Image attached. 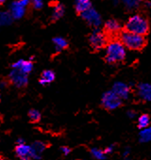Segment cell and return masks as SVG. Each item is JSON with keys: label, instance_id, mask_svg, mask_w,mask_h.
Listing matches in <instances>:
<instances>
[{"label": "cell", "instance_id": "obj_1", "mask_svg": "<svg viewBox=\"0 0 151 160\" xmlns=\"http://www.w3.org/2000/svg\"><path fill=\"white\" fill-rule=\"evenodd\" d=\"M118 40L125 46V48L130 51L142 52L147 45V39L144 36L131 33L126 30H122Z\"/></svg>", "mask_w": 151, "mask_h": 160}, {"label": "cell", "instance_id": "obj_2", "mask_svg": "<svg viewBox=\"0 0 151 160\" xmlns=\"http://www.w3.org/2000/svg\"><path fill=\"white\" fill-rule=\"evenodd\" d=\"M126 48L119 40L111 42L106 47V54L103 60L108 64H117L125 61Z\"/></svg>", "mask_w": 151, "mask_h": 160}, {"label": "cell", "instance_id": "obj_3", "mask_svg": "<svg viewBox=\"0 0 151 160\" xmlns=\"http://www.w3.org/2000/svg\"><path fill=\"white\" fill-rule=\"evenodd\" d=\"M123 29L126 31L145 37L149 34L150 26H149L148 20L144 16L141 14H135L129 17L128 22L125 24Z\"/></svg>", "mask_w": 151, "mask_h": 160}, {"label": "cell", "instance_id": "obj_4", "mask_svg": "<svg viewBox=\"0 0 151 160\" xmlns=\"http://www.w3.org/2000/svg\"><path fill=\"white\" fill-rule=\"evenodd\" d=\"M89 43L93 52L96 53L103 48H106L110 42L103 30H95L89 37Z\"/></svg>", "mask_w": 151, "mask_h": 160}, {"label": "cell", "instance_id": "obj_5", "mask_svg": "<svg viewBox=\"0 0 151 160\" xmlns=\"http://www.w3.org/2000/svg\"><path fill=\"white\" fill-rule=\"evenodd\" d=\"M122 30H123V28H121L119 22L114 19H111L108 22H106V24L103 28V32L107 36L110 42L112 41L118 40L119 35Z\"/></svg>", "mask_w": 151, "mask_h": 160}, {"label": "cell", "instance_id": "obj_6", "mask_svg": "<svg viewBox=\"0 0 151 160\" xmlns=\"http://www.w3.org/2000/svg\"><path fill=\"white\" fill-rule=\"evenodd\" d=\"M29 74L23 72L18 69H13L9 73V79L11 83L16 88H23L29 83Z\"/></svg>", "mask_w": 151, "mask_h": 160}, {"label": "cell", "instance_id": "obj_7", "mask_svg": "<svg viewBox=\"0 0 151 160\" xmlns=\"http://www.w3.org/2000/svg\"><path fill=\"white\" fill-rule=\"evenodd\" d=\"M14 20H19L23 18V16L26 13V7L23 6L19 0L13 1L10 5V11H9Z\"/></svg>", "mask_w": 151, "mask_h": 160}, {"label": "cell", "instance_id": "obj_8", "mask_svg": "<svg viewBox=\"0 0 151 160\" xmlns=\"http://www.w3.org/2000/svg\"><path fill=\"white\" fill-rule=\"evenodd\" d=\"M120 105H121V101L116 95H114L112 92L105 94L103 98V107L106 109H113L118 108Z\"/></svg>", "mask_w": 151, "mask_h": 160}, {"label": "cell", "instance_id": "obj_9", "mask_svg": "<svg viewBox=\"0 0 151 160\" xmlns=\"http://www.w3.org/2000/svg\"><path fill=\"white\" fill-rule=\"evenodd\" d=\"M15 152L20 160H30L31 158V146L24 144H17Z\"/></svg>", "mask_w": 151, "mask_h": 160}, {"label": "cell", "instance_id": "obj_10", "mask_svg": "<svg viewBox=\"0 0 151 160\" xmlns=\"http://www.w3.org/2000/svg\"><path fill=\"white\" fill-rule=\"evenodd\" d=\"M13 69H18L23 72L29 74L33 70V62L31 60H25V59H18L12 65Z\"/></svg>", "mask_w": 151, "mask_h": 160}, {"label": "cell", "instance_id": "obj_11", "mask_svg": "<svg viewBox=\"0 0 151 160\" xmlns=\"http://www.w3.org/2000/svg\"><path fill=\"white\" fill-rule=\"evenodd\" d=\"M46 149V144L43 141H35L31 145V158L39 159L41 158V153Z\"/></svg>", "mask_w": 151, "mask_h": 160}, {"label": "cell", "instance_id": "obj_12", "mask_svg": "<svg viewBox=\"0 0 151 160\" xmlns=\"http://www.w3.org/2000/svg\"><path fill=\"white\" fill-rule=\"evenodd\" d=\"M92 8V3L90 0H77L75 4L76 12L79 15H82Z\"/></svg>", "mask_w": 151, "mask_h": 160}, {"label": "cell", "instance_id": "obj_13", "mask_svg": "<svg viewBox=\"0 0 151 160\" xmlns=\"http://www.w3.org/2000/svg\"><path fill=\"white\" fill-rule=\"evenodd\" d=\"M56 78V74L52 70H44L42 72L41 78L39 79V84L42 86H46L52 83Z\"/></svg>", "mask_w": 151, "mask_h": 160}, {"label": "cell", "instance_id": "obj_14", "mask_svg": "<svg viewBox=\"0 0 151 160\" xmlns=\"http://www.w3.org/2000/svg\"><path fill=\"white\" fill-rule=\"evenodd\" d=\"M81 16L84 17L85 20L89 21L91 24H93V25H95V26H97V25H99V23H100V18H99L98 14H97L95 11H92V9L89 10L88 12H86L85 13H83Z\"/></svg>", "mask_w": 151, "mask_h": 160}, {"label": "cell", "instance_id": "obj_15", "mask_svg": "<svg viewBox=\"0 0 151 160\" xmlns=\"http://www.w3.org/2000/svg\"><path fill=\"white\" fill-rule=\"evenodd\" d=\"M13 20L14 19L13 18L10 12H5V11L0 12V28L12 25Z\"/></svg>", "mask_w": 151, "mask_h": 160}, {"label": "cell", "instance_id": "obj_16", "mask_svg": "<svg viewBox=\"0 0 151 160\" xmlns=\"http://www.w3.org/2000/svg\"><path fill=\"white\" fill-rule=\"evenodd\" d=\"M151 123V118L149 114H142L139 119H138V122H137V127L139 129H143L146 128L147 126H149Z\"/></svg>", "mask_w": 151, "mask_h": 160}, {"label": "cell", "instance_id": "obj_17", "mask_svg": "<svg viewBox=\"0 0 151 160\" xmlns=\"http://www.w3.org/2000/svg\"><path fill=\"white\" fill-rule=\"evenodd\" d=\"M63 14H64V7L60 4H58L53 9L51 20L52 21H58L60 18H61L63 16Z\"/></svg>", "mask_w": 151, "mask_h": 160}, {"label": "cell", "instance_id": "obj_18", "mask_svg": "<svg viewBox=\"0 0 151 160\" xmlns=\"http://www.w3.org/2000/svg\"><path fill=\"white\" fill-rule=\"evenodd\" d=\"M53 43L56 46V49L58 51H61L63 49H66L68 47V42L65 39L61 38V37H55L53 40Z\"/></svg>", "mask_w": 151, "mask_h": 160}, {"label": "cell", "instance_id": "obj_19", "mask_svg": "<svg viewBox=\"0 0 151 160\" xmlns=\"http://www.w3.org/2000/svg\"><path fill=\"white\" fill-rule=\"evenodd\" d=\"M28 115H29V120L32 122H38L41 121V118H42V115H41L40 111L37 110V109H30L29 111V114Z\"/></svg>", "mask_w": 151, "mask_h": 160}, {"label": "cell", "instance_id": "obj_20", "mask_svg": "<svg viewBox=\"0 0 151 160\" xmlns=\"http://www.w3.org/2000/svg\"><path fill=\"white\" fill-rule=\"evenodd\" d=\"M31 2H32V5H33L34 9H36V10H40L43 7V4H44L43 0H31Z\"/></svg>", "mask_w": 151, "mask_h": 160}, {"label": "cell", "instance_id": "obj_21", "mask_svg": "<svg viewBox=\"0 0 151 160\" xmlns=\"http://www.w3.org/2000/svg\"><path fill=\"white\" fill-rule=\"evenodd\" d=\"M60 150H61V152L65 154V155H67L69 152H70V149L68 148V147H65V146H62V147H60Z\"/></svg>", "mask_w": 151, "mask_h": 160}, {"label": "cell", "instance_id": "obj_22", "mask_svg": "<svg viewBox=\"0 0 151 160\" xmlns=\"http://www.w3.org/2000/svg\"><path fill=\"white\" fill-rule=\"evenodd\" d=\"M19 1H20V3L23 5V6H25L26 8L29 5V3H30V1H31V0H19Z\"/></svg>", "mask_w": 151, "mask_h": 160}, {"label": "cell", "instance_id": "obj_23", "mask_svg": "<svg viewBox=\"0 0 151 160\" xmlns=\"http://www.w3.org/2000/svg\"><path fill=\"white\" fill-rule=\"evenodd\" d=\"M125 1H126L129 6H133V5H135V4L137 3L138 0H125Z\"/></svg>", "mask_w": 151, "mask_h": 160}, {"label": "cell", "instance_id": "obj_24", "mask_svg": "<svg viewBox=\"0 0 151 160\" xmlns=\"http://www.w3.org/2000/svg\"><path fill=\"white\" fill-rule=\"evenodd\" d=\"M6 86H7V82H5V81H0V88L4 89V88H6Z\"/></svg>", "mask_w": 151, "mask_h": 160}, {"label": "cell", "instance_id": "obj_25", "mask_svg": "<svg viewBox=\"0 0 151 160\" xmlns=\"http://www.w3.org/2000/svg\"><path fill=\"white\" fill-rule=\"evenodd\" d=\"M25 143V140L23 138H18L17 140V144H24Z\"/></svg>", "mask_w": 151, "mask_h": 160}, {"label": "cell", "instance_id": "obj_26", "mask_svg": "<svg viewBox=\"0 0 151 160\" xmlns=\"http://www.w3.org/2000/svg\"><path fill=\"white\" fill-rule=\"evenodd\" d=\"M7 1V0H0V4H3Z\"/></svg>", "mask_w": 151, "mask_h": 160}, {"label": "cell", "instance_id": "obj_27", "mask_svg": "<svg viewBox=\"0 0 151 160\" xmlns=\"http://www.w3.org/2000/svg\"><path fill=\"white\" fill-rule=\"evenodd\" d=\"M0 160H2V159H1V158H0Z\"/></svg>", "mask_w": 151, "mask_h": 160}]
</instances>
